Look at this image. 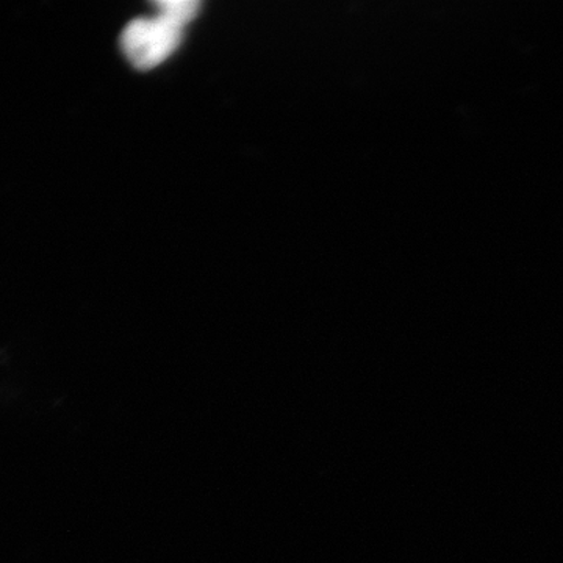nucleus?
<instances>
[{
    "label": "nucleus",
    "mask_w": 563,
    "mask_h": 563,
    "mask_svg": "<svg viewBox=\"0 0 563 563\" xmlns=\"http://www.w3.org/2000/svg\"><path fill=\"white\" fill-rule=\"evenodd\" d=\"M157 16L172 22L177 27L184 29L198 16L201 3L196 0H161L154 3Z\"/></svg>",
    "instance_id": "f03ea898"
},
{
    "label": "nucleus",
    "mask_w": 563,
    "mask_h": 563,
    "mask_svg": "<svg viewBox=\"0 0 563 563\" xmlns=\"http://www.w3.org/2000/svg\"><path fill=\"white\" fill-rule=\"evenodd\" d=\"M184 29L161 16L135 20L124 29L121 47L136 69L150 70L162 65L180 46Z\"/></svg>",
    "instance_id": "f257e3e1"
}]
</instances>
